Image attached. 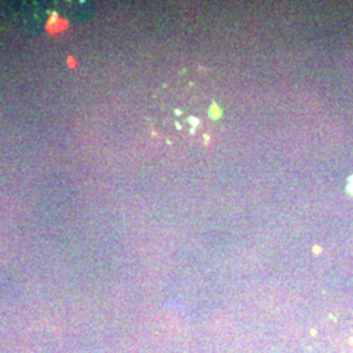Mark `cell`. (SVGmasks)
<instances>
[{
    "mask_svg": "<svg viewBox=\"0 0 353 353\" xmlns=\"http://www.w3.org/2000/svg\"><path fill=\"white\" fill-rule=\"evenodd\" d=\"M348 190H350V192L353 195V176L350 179V185H348Z\"/></svg>",
    "mask_w": 353,
    "mask_h": 353,
    "instance_id": "2",
    "label": "cell"
},
{
    "mask_svg": "<svg viewBox=\"0 0 353 353\" xmlns=\"http://www.w3.org/2000/svg\"><path fill=\"white\" fill-rule=\"evenodd\" d=\"M68 65H70L71 68H72V67H75V59H74L72 57H70V58H68Z\"/></svg>",
    "mask_w": 353,
    "mask_h": 353,
    "instance_id": "1",
    "label": "cell"
}]
</instances>
